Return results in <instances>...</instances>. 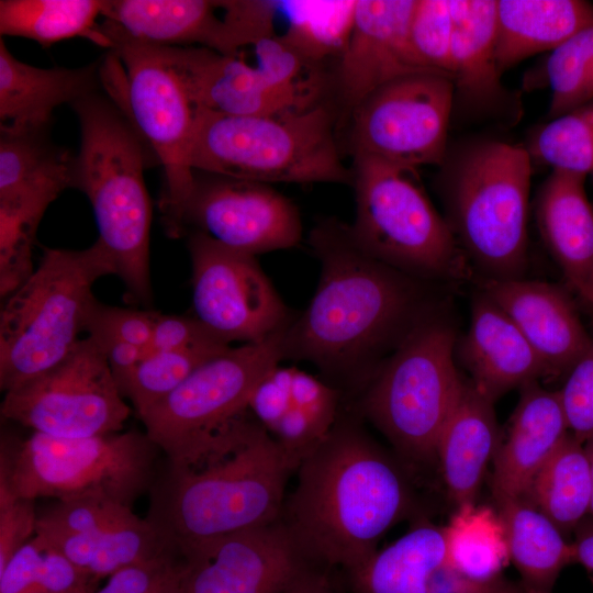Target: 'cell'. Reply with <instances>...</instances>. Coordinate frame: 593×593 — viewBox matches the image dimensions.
Here are the masks:
<instances>
[{
    "label": "cell",
    "mask_w": 593,
    "mask_h": 593,
    "mask_svg": "<svg viewBox=\"0 0 593 593\" xmlns=\"http://www.w3.org/2000/svg\"><path fill=\"white\" fill-rule=\"evenodd\" d=\"M524 147L533 164L593 177V101L535 128Z\"/></svg>",
    "instance_id": "obj_37"
},
{
    "label": "cell",
    "mask_w": 593,
    "mask_h": 593,
    "mask_svg": "<svg viewBox=\"0 0 593 593\" xmlns=\"http://www.w3.org/2000/svg\"><path fill=\"white\" fill-rule=\"evenodd\" d=\"M590 304L593 305V289H592V294H591Z\"/></svg>",
    "instance_id": "obj_57"
},
{
    "label": "cell",
    "mask_w": 593,
    "mask_h": 593,
    "mask_svg": "<svg viewBox=\"0 0 593 593\" xmlns=\"http://www.w3.org/2000/svg\"><path fill=\"white\" fill-rule=\"evenodd\" d=\"M284 593H337L331 580L317 567L307 564Z\"/></svg>",
    "instance_id": "obj_52"
},
{
    "label": "cell",
    "mask_w": 593,
    "mask_h": 593,
    "mask_svg": "<svg viewBox=\"0 0 593 593\" xmlns=\"http://www.w3.org/2000/svg\"><path fill=\"white\" fill-rule=\"evenodd\" d=\"M194 317L217 339L250 344L283 329L288 306L256 256L220 244L206 234H189Z\"/></svg>",
    "instance_id": "obj_15"
},
{
    "label": "cell",
    "mask_w": 593,
    "mask_h": 593,
    "mask_svg": "<svg viewBox=\"0 0 593 593\" xmlns=\"http://www.w3.org/2000/svg\"><path fill=\"white\" fill-rule=\"evenodd\" d=\"M292 15L279 37L315 63L343 53L354 22L355 1L290 2Z\"/></svg>",
    "instance_id": "obj_38"
},
{
    "label": "cell",
    "mask_w": 593,
    "mask_h": 593,
    "mask_svg": "<svg viewBox=\"0 0 593 593\" xmlns=\"http://www.w3.org/2000/svg\"><path fill=\"white\" fill-rule=\"evenodd\" d=\"M293 367L278 365L255 388L248 404L251 415L268 433L277 426L292 404Z\"/></svg>",
    "instance_id": "obj_47"
},
{
    "label": "cell",
    "mask_w": 593,
    "mask_h": 593,
    "mask_svg": "<svg viewBox=\"0 0 593 593\" xmlns=\"http://www.w3.org/2000/svg\"><path fill=\"white\" fill-rule=\"evenodd\" d=\"M194 172L186 231L192 226L222 245L254 256L300 243L298 208L269 184Z\"/></svg>",
    "instance_id": "obj_16"
},
{
    "label": "cell",
    "mask_w": 593,
    "mask_h": 593,
    "mask_svg": "<svg viewBox=\"0 0 593 593\" xmlns=\"http://www.w3.org/2000/svg\"><path fill=\"white\" fill-rule=\"evenodd\" d=\"M528 78L527 85L550 89L549 120L593 101V26L549 52Z\"/></svg>",
    "instance_id": "obj_36"
},
{
    "label": "cell",
    "mask_w": 593,
    "mask_h": 593,
    "mask_svg": "<svg viewBox=\"0 0 593 593\" xmlns=\"http://www.w3.org/2000/svg\"><path fill=\"white\" fill-rule=\"evenodd\" d=\"M452 80L417 71L381 86L349 113L353 156L377 158L416 171L440 166L448 150Z\"/></svg>",
    "instance_id": "obj_14"
},
{
    "label": "cell",
    "mask_w": 593,
    "mask_h": 593,
    "mask_svg": "<svg viewBox=\"0 0 593 593\" xmlns=\"http://www.w3.org/2000/svg\"><path fill=\"white\" fill-rule=\"evenodd\" d=\"M586 176L552 170L540 186L535 204L542 242L570 288L589 304L593 289V206Z\"/></svg>",
    "instance_id": "obj_25"
},
{
    "label": "cell",
    "mask_w": 593,
    "mask_h": 593,
    "mask_svg": "<svg viewBox=\"0 0 593 593\" xmlns=\"http://www.w3.org/2000/svg\"><path fill=\"white\" fill-rule=\"evenodd\" d=\"M194 171L260 183H351L334 116L324 102L303 111L227 115L195 108Z\"/></svg>",
    "instance_id": "obj_6"
},
{
    "label": "cell",
    "mask_w": 593,
    "mask_h": 593,
    "mask_svg": "<svg viewBox=\"0 0 593 593\" xmlns=\"http://www.w3.org/2000/svg\"><path fill=\"white\" fill-rule=\"evenodd\" d=\"M510 561L523 579L525 590L551 593L562 571L575 562L573 544L538 508L525 499L497 502Z\"/></svg>",
    "instance_id": "obj_32"
},
{
    "label": "cell",
    "mask_w": 593,
    "mask_h": 593,
    "mask_svg": "<svg viewBox=\"0 0 593 593\" xmlns=\"http://www.w3.org/2000/svg\"><path fill=\"white\" fill-rule=\"evenodd\" d=\"M444 533L449 560L459 573L481 584L503 580L510 555L499 512L475 503L459 506Z\"/></svg>",
    "instance_id": "obj_35"
},
{
    "label": "cell",
    "mask_w": 593,
    "mask_h": 593,
    "mask_svg": "<svg viewBox=\"0 0 593 593\" xmlns=\"http://www.w3.org/2000/svg\"><path fill=\"white\" fill-rule=\"evenodd\" d=\"M183 571L179 552L121 569L93 593H178Z\"/></svg>",
    "instance_id": "obj_43"
},
{
    "label": "cell",
    "mask_w": 593,
    "mask_h": 593,
    "mask_svg": "<svg viewBox=\"0 0 593 593\" xmlns=\"http://www.w3.org/2000/svg\"><path fill=\"white\" fill-rule=\"evenodd\" d=\"M569 433L559 391L546 390L538 381L521 388L506 437L493 458L495 502L525 499L535 477Z\"/></svg>",
    "instance_id": "obj_24"
},
{
    "label": "cell",
    "mask_w": 593,
    "mask_h": 593,
    "mask_svg": "<svg viewBox=\"0 0 593 593\" xmlns=\"http://www.w3.org/2000/svg\"><path fill=\"white\" fill-rule=\"evenodd\" d=\"M49 128L0 127V202L48 208L74 188L75 156L55 145Z\"/></svg>",
    "instance_id": "obj_29"
},
{
    "label": "cell",
    "mask_w": 593,
    "mask_h": 593,
    "mask_svg": "<svg viewBox=\"0 0 593 593\" xmlns=\"http://www.w3.org/2000/svg\"><path fill=\"white\" fill-rule=\"evenodd\" d=\"M458 354L471 385L493 403L515 388L548 378L547 369L512 320L483 292L472 303Z\"/></svg>",
    "instance_id": "obj_23"
},
{
    "label": "cell",
    "mask_w": 593,
    "mask_h": 593,
    "mask_svg": "<svg viewBox=\"0 0 593 593\" xmlns=\"http://www.w3.org/2000/svg\"><path fill=\"white\" fill-rule=\"evenodd\" d=\"M101 66L38 68L19 60L0 40V127L49 128L57 107L99 91Z\"/></svg>",
    "instance_id": "obj_26"
},
{
    "label": "cell",
    "mask_w": 593,
    "mask_h": 593,
    "mask_svg": "<svg viewBox=\"0 0 593 593\" xmlns=\"http://www.w3.org/2000/svg\"><path fill=\"white\" fill-rule=\"evenodd\" d=\"M452 115L462 122L513 126L522 118L521 93L504 86L495 53L496 0H449Z\"/></svg>",
    "instance_id": "obj_18"
},
{
    "label": "cell",
    "mask_w": 593,
    "mask_h": 593,
    "mask_svg": "<svg viewBox=\"0 0 593 593\" xmlns=\"http://www.w3.org/2000/svg\"><path fill=\"white\" fill-rule=\"evenodd\" d=\"M158 447L146 433L1 440L0 505L15 499H105L132 508L154 484Z\"/></svg>",
    "instance_id": "obj_8"
},
{
    "label": "cell",
    "mask_w": 593,
    "mask_h": 593,
    "mask_svg": "<svg viewBox=\"0 0 593 593\" xmlns=\"http://www.w3.org/2000/svg\"><path fill=\"white\" fill-rule=\"evenodd\" d=\"M562 533L590 512L591 465L584 444L570 433L535 477L525 497Z\"/></svg>",
    "instance_id": "obj_34"
},
{
    "label": "cell",
    "mask_w": 593,
    "mask_h": 593,
    "mask_svg": "<svg viewBox=\"0 0 593 593\" xmlns=\"http://www.w3.org/2000/svg\"><path fill=\"white\" fill-rule=\"evenodd\" d=\"M532 166L524 146L477 137L449 146L438 167L444 219L485 279L525 272Z\"/></svg>",
    "instance_id": "obj_5"
},
{
    "label": "cell",
    "mask_w": 593,
    "mask_h": 593,
    "mask_svg": "<svg viewBox=\"0 0 593 593\" xmlns=\"http://www.w3.org/2000/svg\"><path fill=\"white\" fill-rule=\"evenodd\" d=\"M231 346L214 337L194 316L154 313L152 350L219 355Z\"/></svg>",
    "instance_id": "obj_45"
},
{
    "label": "cell",
    "mask_w": 593,
    "mask_h": 593,
    "mask_svg": "<svg viewBox=\"0 0 593 593\" xmlns=\"http://www.w3.org/2000/svg\"><path fill=\"white\" fill-rule=\"evenodd\" d=\"M34 501L15 499L0 505V569L36 534Z\"/></svg>",
    "instance_id": "obj_48"
},
{
    "label": "cell",
    "mask_w": 593,
    "mask_h": 593,
    "mask_svg": "<svg viewBox=\"0 0 593 593\" xmlns=\"http://www.w3.org/2000/svg\"><path fill=\"white\" fill-rule=\"evenodd\" d=\"M93 338L104 351L113 374L133 368L150 350L149 348H143L123 340Z\"/></svg>",
    "instance_id": "obj_51"
},
{
    "label": "cell",
    "mask_w": 593,
    "mask_h": 593,
    "mask_svg": "<svg viewBox=\"0 0 593 593\" xmlns=\"http://www.w3.org/2000/svg\"><path fill=\"white\" fill-rule=\"evenodd\" d=\"M342 410L298 466L280 519L307 563L347 572L411 513L413 493L402 467L366 432L361 417Z\"/></svg>",
    "instance_id": "obj_2"
},
{
    "label": "cell",
    "mask_w": 593,
    "mask_h": 593,
    "mask_svg": "<svg viewBox=\"0 0 593 593\" xmlns=\"http://www.w3.org/2000/svg\"><path fill=\"white\" fill-rule=\"evenodd\" d=\"M36 535L92 580L110 577L130 566L179 552L147 518L137 515L97 533Z\"/></svg>",
    "instance_id": "obj_31"
},
{
    "label": "cell",
    "mask_w": 593,
    "mask_h": 593,
    "mask_svg": "<svg viewBox=\"0 0 593 593\" xmlns=\"http://www.w3.org/2000/svg\"><path fill=\"white\" fill-rule=\"evenodd\" d=\"M309 245L320 280L306 309L283 332V359L313 363L344 401L363 390L401 342L433 314L427 282L366 253L350 226L318 222Z\"/></svg>",
    "instance_id": "obj_1"
},
{
    "label": "cell",
    "mask_w": 593,
    "mask_h": 593,
    "mask_svg": "<svg viewBox=\"0 0 593 593\" xmlns=\"http://www.w3.org/2000/svg\"><path fill=\"white\" fill-rule=\"evenodd\" d=\"M178 593H284L305 561L281 519L180 553Z\"/></svg>",
    "instance_id": "obj_17"
},
{
    "label": "cell",
    "mask_w": 593,
    "mask_h": 593,
    "mask_svg": "<svg viewBox=\"0 0 593 593\" xmlns=\"http://www.w3.org/2000/svg\"><path fill=\"white\" fill-rule=\"evenodd\" d=\"M482 292L512 320L544 362L548 378L567 376L592 337L558 286L522 278L482 282Z\"/></svg>",
    "instance_id": "obj_22"
},
{
    "label": "cell",
    "mask_w": 593,
    "mask_h": 593,
    "mask_svg": "<svg viewBox=\"0 0 593 593\" xmlns=\"http://www.w3.org/2000/svg\"><path fill=\"white\" fill-rule=\"evenodd\" d=\"M100 29L124 67L123 109L161 165L165 189L159 202L161 223L171 238L182 236L184 213L194 186L190 149L193 105L161 46L148 45L103 21Z\"/></svg>",
    "instance_id": "obj_11"
},
{
    "label": "cell",
    "mask_w": 593,
    "mask_h": 593,
    "mask_svg": "<svg viewBox=\"0 0 593 593\" xmlns=\"http://www.w3.org/2000/svg\"><path fill=\"white\" fill-rule=\"evenodd\" d=\"M135 514L132 508L105 499L58 501L37 515L36 533L89 534L119 525Z\"/></svg>",
    "instance_id": "obj_42"
},
{
    "label": "cell",
    "mask_w": 593,
    "mask_h": 593,
    "mask_svg": "<svg viewBox=\"0 0 593 593\" xmlns=\"http://www.w3.org/2000/svg\"><path fill=\"white\" fill-rule=\"evenodd\" d=\"M161 48L195 108L227 115H266L317 105L275 88L239 54L222 55L206 47Z\"/></svg>",
    "instance_id": "obj_21"
},
{
    "label": "cell",
    "mask_w": 593,
    "mask_h": 593,
    "mask_svg": "<svg viewBox=\"0 0 593 593\" xmlns=\"http://www.w3.org/2000/svg\"><path fill=\"white\" fill-rule=\"evenodd\" d=\"M97 239L80 250L45 248L32 275L3 302L0 389L7 392L66 358L81 340L93 305V284L115 275Z\"/></svg>",
    "instance_id": "obj_7"
},
{
    "label": "cell",
    "mask_w": 593,
    "mask_h": 593,
    "mask_svg": "<svg viewBox=\"0 0 593 593\" xmlns=\"http://www.w3.org/2000/svg\"><path fill=\"white\" fill-rule=\"evenodd\" d=\"M213 356L194 351L150 349L136 366L114 374V378L121 394L131 402L141 418Z\"/></svg>",
    "instance_id": "obj_39"
},
{
    "label": "cell",
    "mask_w": 593,
    "mask_h": 593,
    "mask_svg": "<svg viewBox=\"0 0 593 593\" xmlns=\"http://www.w3.org/2000/svg\"><path fill=\"white\" fill-rule=\"evenodd\" d=\"M499 445L493 402L466 383L436 449L444 483L457 507L475 503L488 465Z\"/></svg>",
    "instance_id": "obj_27"
},
{
    "label": "cell",
    "mask_w": 593,
    "mask_h": 593,
    "mask_svg": "<svg viewBox=\"0 0 593 593\" xmlns=\"http://www.w3.org/2000/svg\"><path fill=\"white\" fill-rule=\"evenodd\" d=\"M219 1L103 0V21L137 42L155 46L199 43L217 52L222 21Z\"/></svg>",
    "instance_id": "obj_30"
},
{
    "label": "cell",
    "mask_w": 593,
    "mask_h": 593,
    "mask_svg": "<svg viewBox=\"0 0 593 593\" xmlns=\"http://www.w3.org/2000/svg\"><path fill=\"white\" fill-rule=\"evenodd\" d=\"M43 540V539H42ZM45 551L40 567L37 585L43 593H93V581L87 573L75 566L44 540Z\"/></svg>",
    "instance_id": "obj_50"
},
{
    "label": "cell",
    "mask_w": 593,
    "mask_h": 593,
    "mask_svg": "<svg viewBox=\"0 0 593 593\" xmlns=\"http://www.w3.org/2000/svg\"><path fill=\"white\" fill-rule=\"evenodd\" d=\"M284 328L208 359L139 418L167 460L190 455L248 411L257 384L283 360Z\"/></svg>",
    "instance_id": "obj_12"
},
{
    "label": "cell",
    "mask_w": 593,
    "mask_h": 593,
    "mask_svg": "<svg viewBox=\"0 0 593 593\" xmlns=\"http://www.w3.org/2000/svg\"><path fill=\"white\" fill-rule=\"evenodd\" d=\"M575 562L581 563L593 573V521H582L575 528V539L572 542Z\"/></svg>",
    "instance_id": "obj_53"
},
{
    "label": "cell",
    "mask_w": 593,
    "mask_h": 593,
    "mask_svg": "<svg viewBox=\"0 0 593 593\" xmlns=\"http://www.w3.org/2000/svg\"><path fill=\"white\" fill-rule=\"evenodd\" d=\"M154 313L111 306L97 301L86 333L98 339H118L150 349Z\"/></svg>",
    "instance_id": "obj_46"
},
{
    "label": "cell",
    "mask_w": 593,
    "mask_h": 593,
    "mask_svg": "<svg viewBox=\"0 0 593 593\" xmlns=\"http://www.w3.org/2000/svg\"><path fill=\"white\" fill-rule=\"evenodd\" d=\"M523 588L515 586L511 583H507L499 593H522Z\"/></svg>",
    "instance_id": "obj_55"
},
{
    "label": "cell",
    "mask_w": 593,
    "mask_h": 593,
    "mask_svg": "<svg viewBox=\"0 0 593 593\" xmlns=\"http://www.w3.org/2000/svg\"><path fill=\"white\" fill-rule=\"evenodd\" d=\"M44 551V542L35 534L0 569V593H43L37 577Z\"/></svg>",
    "instance_id": "obj_49"
},
{
    "label": "cell",
    "mask_w": 593,
    "mask_h": 593,
    "mask_svg": "<svg viewBox=\"0 0 593 593\" xmlns=\"http://www.w3.org/2000/svg\"><path fill=\"white\" fill-rule=\"evenodd\" d=\"M584 447L591 465V500L589 513H591L593 517V437L584 443Z\"/></svg>",
    "instance_id": "obj_54"
},
{
    "label": "cell",
    "mask_w": 593,
    "mask_h": 593,
    "mask_svg": "<svg viewBox=\"0 0 593 593\" xmlns=\"http://www.w3.org/2000/svg\"><path fill=\"white\" fill-rule=\"evenodd\" d=\"M292 472L248 410L190 455L167 460L146 518L181 553L279 521Z\"/></svg>",
    "instance_id": "obj_3"
},
{
    "label": "cell",
    "mask_w": 593,
    "mask_h": 593,
    "mask_svg": "<svg viewBox=\"0 0 593 593\" xmlns=\"http://www.w3.org/2000/svg\"><path fill=\"white\" fill-rule=\"evenodd\" d=\"M354 593H499L508 582L481 584L451 564L444 526L422 521L346 572Z\"/></svg>",
    "instance_id": "obj_20"
},
{
    "label": "cell",
    "mask_w": 593,
    "mask_h": 593,
    "mask_svg": "<svg viewBox=\"0 0 593 593\" xmlns=\"http://www.w3.org/2000/svg\"><path fill=\"white\" fill-rule=\"evenodd\" d=\"M357 244L376 259L425 281L458 278L467 259L416 171L353 156Z\"/></svg>",
    "instance_id": "obj_10"
},
{
    "label": "cell",
    "mask_w": 593,
    "mask_h": 593,
    "mask_svg": "<svg viewBox=\"0 0 593 593\" xmlns=\"http://www.w3.org/2000/svg\"><path fill=\"white\" fill-rule=\"evenodd\" d=\"M456 347L452 327L429 315L380 365L350 409L403 457L435 459L440 434L466 385L456 367Z\"/></svg>",
    "instance_id": "obj_9"
},
{
    "label": "cell",
    "mask_w": 593,
    "mask_h": 593,
    "mask_svg": "<svg viewBox=\"0 0 593 593\" xmlns=\"http://www.w3.org/2000/svg\"><path fill=\"white\" fill-rule=\"evenodd\" d=\"M409 34L418 63L450 77L454 22L449 0H416Z\"/></svg>",
    "instance_id": "obj_41"
},
{
    "label": "cell",
    "mask_w": 593,
    "mask_h": 593,
    "mask_svg": "<svg viewBox=\"0 0 593 593\" xmlns=\"http://www.w3.org/2000/svg\"><path fill=\"white\" fill-rule=\"evenodd\" d=\"M103 0H1L0 34L32 40L42 46L85 37L111 48L97 24Z\"/></svg>",
    "instance_id": "obj_33"
},
{
    "label": "cell",
    "mask_w": 593,
    "mask_h": 593,
    "mask_svg": "<svg viewBox=\"0 0 593 593\" xmlns=\"http://www.w3.org/2000/svg\"><path fill=\"white\" fill-rule=\"evenodd\" d=\"M80 124L74 188L93 210L98 240L110 255L115 276L135 300L150 299L149 228L152 206L144 169L157 163L120 103L92 92L74 102Z\"/></svg>",
    "instance_id": "obj_4"
},
{
    "label": "cell",
    "mask_w": 593,
    "mask_h": 593,
    "mask_svg": "<svg viewBox=\"0 0 593 593\" xmlns=\"http://www.w3.org/2000/svg\"><path fill=\"white\" fill-rule=\"evenodd\" d=\"M0 412L35 433L83 438L122 432L131 407L104 351L88 335L60 362L4 392Z\"/></svg>",
    "instance_id": "obj_13"
},
{
    "label": "cell",
    "mask_w": 593,
    "mask_h": 593,
    "mask_svg": "<svg viewBox=\"0 0 593 593\" xmlns=\"http://www.w3.org/2000/svg\"><path fill=\"white\" fill-rule=\"evenodd\" d=\"M43 214L0 205V294L5 299L34 271L32 245Z\"/></svg>",
    "instance_id": "obj_40"
},
{
    "label": "cell",
    "mask_w": 593,
    "mask_h": 593,
    "mask_svg": "<svg viewBox=\"0 0 593 593\" xmlns=\"http://www.w3.org/2000/svg\"><path fill=\"white\" fill-rule=\"evenodd\" d=\"M593 26V3L583 0H496L494 53L501 74L551 52Z\"/></svg>",
    "instance_id": "obj_28"
},
{
    "label": "cell",
    "mask_w": 593,
    "mask_h": 593,
    "mask_svg": "<svg viewBox=\"0 0 593 593\" xmlns=\"http://www.w3.org/2000/svg\"><path fill=\"white\" fill-rule=\"evenodd\" d=\"M415 4L416 0L355 1L353 27L337 70L339 100L348 113L395 78L433 71L418 63L410 43Z\"/></svg>",
    "instance_id": "obj_19"
},
{
    "label": "cell",
    "mask_w": 593,
    "mask_h": 593,
    "mask_svg": "<svg viewBox=\"0 0 593 593\" xmlns=\"http://www.w3.org/2000/svg\"><path fill=\"white\" fill-rule=\"evenodd\" d=\"M570 434L581 443L593 437V337L559 390Z\"/></svg>",
    "instance_id": "obj_44"
},
{
    "label": "cell",
    "mask_w": 593,
    "mask_h": 593,
    "mask_svg": "<svg viewBox=\"0 0 593 593\" xmlns=\"http://www.w3.org/2000/svg\"><path fill=\"white\" fill-rule=\"evenodd\" d=\"M522 593H541V592H536V591H530V590H525L523 588V592Z\"/></svg>",
    "instance_id": "obj_56"
}]
</instances>
